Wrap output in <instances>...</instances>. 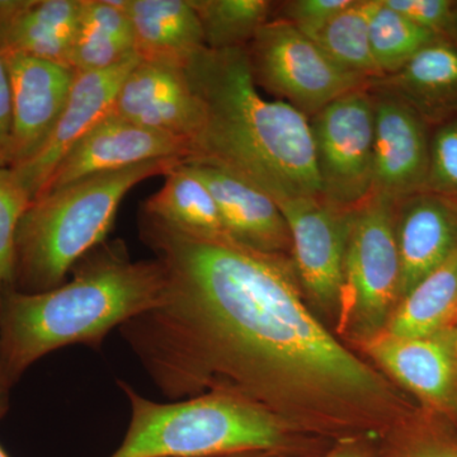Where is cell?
Masks as SVG:
<instances>
[{
  "instance_id": "cell-1",
  "label": "cell",
  "mask_w": 457,
  "mask_h": 457,
  "mask_svg": "<svg viewBox=\"0 0 457 457\" xmlns=\"http://www.w3.org/2000/svg\"><path fill=\"white\" fill-rule=\"evenodd\" d=\"M139 236L163 267V302L119 332L165 398L225 392L260 403L284 378L352 402L387 393L308 311L284 257L141 212Z\"/></svg>"
},
{
  "instance_id": "cell-2",
  "label": "cell",
  "mask_w": 457,
  "mask_h": 457,
  "mask_svg": "<svg viewBox=\"0 0 457 457\" xmlns=\"http://www.w3.org/2000/svg\"><path fill=\"white\" fill-rule=\"evenodd\" d=\"M185 71L200 110L185 163L228 171L278 204L321 196L308 117L261 95L246 47H204Z\"/></svg>"
},
{
  "instance_id": "cell-3",
  "label": "cell",
  "mask_w": 457,
  "mask_h": 457,
  "mask_svg": "<svg viewBox=\"0 0 457 457\" xmlns=\"http://www.w3.org/2000/svg\"><path fill=\"white\" fill-rule=\"evenodd\" d=\"M40 294H0V380L11 390L46 354L69 345L101 348L113 329L163 302L165 273L155 260L134 261L121 239L106 240Z\"/></svg>"
},
{
  "instance_id": "cell-4",
  "label": "cell",
  "mask_w": 457,
  "mask_h": 457,
  "mask_svg": "<svg viewBox=\"0 0 457 457\" xmlns=\"http://www.w3.org/2000/svg\"><path fill=\"white\" fill-rule=\"evenodd\" d=\"M180 159H158L95 174L33 198L16 234L12 290L40 294L66 281L83 257L106 242L129 192L165 176Z\"/></svg>"
},
{
  "instance_id": "cell-5",
  "label": "cell",
  "mask_w": 457,
  "mask_h": 457,
  "mask_svg": "<svg viewBox=\"0 0 457 457\" xmlns=\"http://www.w3.org/2000/svg\"><path fill=\"white\" fill-rule=\"evenodd\" d=\"M130 422L108 457H213L291 450L284 422L260 403L225 392L159 403L119 381Z\"/></svg>"
},
{
  "instance_id": "cell-6",
  "label": "cell",
  "mask_w": 457,
  "mask_h": 457,
  "mask_svg": "<svg viewBox=\"0 0 457 457\" xmlns=\"http://www.w3.org/2000/svg\"><path fill=\"white\" fill-rule=\"evenodd\" d=\"M394 203L370 196L352 219L345 263L342 324L366 343L383 335L400 300Z\"/></svg>"
},
{
  "instance_id": "cell-7",
  "label": "cell",
  "mask_w": 457,
  "mask_h": 457,
  "mask_svg": "<svg viewBox=\"0 0 457 457\" xmlns=\"http://www.w3.org/2000/svg\"><path fill=\"white\" fill-rule=\"evenodd\" d=\"M257 87L308 119L368 80L348 73L291 23L270 18L246 46Z\"/></svg>"
},
{
  "instance_id": "cell-8",
  "label": "cell",
  "mask_w": 457,
  "mask_h": 457,
  "mask_svg": "<svg viewBox=\"0 0 457 457\" xmlns=\"http://www.w3.org/2000/svg\"><path fill=\"white\" fill-rule=\"evenodd\" d=\"M321 196L356 209L372 194L374 104L368 87L330 102L309 119Z\"/></svg>"
},
{
  "instance_id": "cell-9",
  "label": "cell",
  "mask_w": 457,
  "mask_h": 457,
  "mask_svg": "<svg viewBox=\"0 0 457 457\" xmlns=\"http://www.w3.org/2000/svg\"><path fill=\"white\" fill-rule=\"evenodd\" d=\"M291 237L297 278L309 296L326 311L341 312L345 263L354 209L323 196L278 203Z\"/></svg>"
},
{
  "instance_id": "cell-10",
  "label": "cell",
  "mask_w": 457,
  "mask_h": 457,
  "mask_svg": "<svg viewBox=\"0 0 457 457\" xmlns=\"http://www.w3.org/2000/svg\"><path fill=\"white\" fill-rule=\"evenodd\" d=\"M368 351L417 396L427 416L457 437L456 327L425 338H394L383 333L368 342Z\"/></svg>"
},
{
  "instance_id": "cell-11",
  "label": "cell",
  "mask_w": 457,
  "mask_h": 457,
  "mask_svg": "<svg viewBox=\"0 0 457 457\" xmlns=\"http://www.w3.org/2000/svg\"><path fill=\"white\" fill-rule=\"evenodd\" d=\"M368 88L375 119L371 196L395 204L425 191L432 129L393 93Z\"/></svg>"
},
{
  "instance_id": "cell-12",
  "label": "cell",
  "mask_w": 457,
  "mask_h": 457,
  "mask_svg": "<svg viewBox=\"0 0 457 457\" xmlns=\"http://www.w3.org/2000/svg\"><path fill=\"white\" fill-rule=\"evenodd\" d=\"M12 87V137L9 168L29 163L55 129L77 71L69 66L3 54Z\"/></svg>"
},
{
  "instance_id": "cell-13",
  "label": "cell",
  "mask_w": 457,
  "mask_h": 457,
  "mask_svg": "<svg viewBox=\"0 0 457 457\" xmlns=\"http://www.w3.org/2000/svg\"><path fill=\"white\" fill-rule=\"evenodd\" d=\"M188 150L186 140L108 113L69 150L38 195L95 174L126 170L158 159L185 162Z\"/></svg>"
},
{
  "instance_id": "cell-14",
  "label": "cell",
  "mask_w": 457,
  "mask_h": 457,
  "mask_svg": "<svg viewBox=\"0 0 457 457\" xmlns=\"http://www.w3.org/2000/svg\"><path fill=\"white\" fill-rule=\"evenodd\" d=\"M137 62L139 57L134 56L104 71L75 74L68 101L49 140L29 163L12 168L32 200L69 150L110 113L126 75Z\"/></svg>"
},
{
  "instance_id": "cell-15",
  "label": "cell",
  "mask_w": 457,
  "mask_h": 457,
  "mask_svg": "<svg viewBox=\"0 0 457 457\" xmlns=\"http://www.w3.org/2000/svg\"><path fill=\"white\" fill-rule=\"evenodd\" d=\"M110 113L187 143L200 121L185 68L140 59L126 75Z\"/></svg>"
},
{
  "instance_id": "cell-16",
  "label": "cell",
  "mask_w": 457,
  "mask_h": 457,
  "mask_svg": "<svg viewBox=\"0 0 457 457\" xmlns=\"http://www.w3.org/2000/svg\"><path fill=\"white\" fill-rule=\"evenodd\" d=\"M400 299L457 252V204L422 191L394 204Z\"/></svg>"
},
{
  "instance_id": "cell-17",
  "label": "cell",
  "mask_w": 457,
  "mask_h": 457,
  "mask_svg": "<svg viewBox=\"0 0 457 457\" xmlns=\"http://www.w3.org/2000/svg\"><path fill=\"white\" fill-rule=\"evenodd\" d=\"M187 164L212 192L230 239L264 254L284 257L291 251L290 230L275 198L219 168Z\"/></svg>"
},
{
  "instance_id": "cell-18",
  "label": "cell",
  "mask_w": 457,
  "mask_h": 457,
  "mask_svg": "<svg viewBox=\"0 0 457 457\" xmlns=\"http://www.w3.org/2000/svg\"><path fill=\"white\" fill-rule=\"evenodd\" d=\"M82 0H0V51L71 66Z\"/></svg>"
},
{
  "instance_id": "cell-19",
  "label": "cell",
  "mask_w": 457,
  "mask_h": 457,
  "mask_svg": "<svg viewBox=\"0 0 457 457\" xmlns=\"http://www.w3.org/2000/svg\"><path fill=\"white\" fill-rule=\"evenodd\" d=\"M404 101L431 129L457 119V46L438 37L396 73L370 80Z\"/></svg>"
},
{
  "instance_id": "cell-20",
  "label": "cell",
  "mask_w": 457,
  "mask_h": 457,
  "mask_svg": "<svg viewBox=\"0 0 457 457\" xmlns=\"http://www.w3.org/2000/svg\"><path fill=\"white\" fill-rule=\"evenodd\" d=\"M141 62L185 68L204 49L203 27L188 0H125Z\"/></svg>"
},
{
  "instance_id": "cell-21",
  "label": "cell",
  "mask_w": 457,
  "mask_h": 457,
  "mask_svg": "<svg viewBox=\"0 0 457 457\" xmlns=\"http://www.w3.org/2000/svg\"><path fill=\"white\" fill-rule=\"evenodd\" d=\"M137 56L125 0H82L71 66L77 73L104 71Z\"/></svg>"
},
{
  "instance_id": "cell-22",
  "label": "cell",
  "mask_w": 457,
  "mask_h": 457,
  "mask_svg": "<svg viewBox=\"0 0 457 457\" xmlns=\"http://www.w3.org/2000/svg\"><path fill=\"white\" fill-rule=\"evenodd\" d=\"M457 327V252L399 300L385 328L394 338H425Z\"/></svg>"
},
{
  "instance_id": "cell-23",
  "label": "cell",
  "mask_w": 457,
  "mask_h": 457,
  "mask_svg": "<svg viewBox=\"0 0 457 457\" xmlns=\"http://www.w3.org/2000/svg\"><path fill=\"white\" fill-rule=\"evenodd\" d=\"M141 212L197 236L228 237L215 198L185 162L165 174L163 186L147 198Z\"/></svg>"
},
{
  "instance_id": "cell-24",
  "label": "cell",
  "mask_w": 457,
  "mask_h": 457,
  "mask_svg": "<svg viewBox=\"0 0 457 457\" xmlns=\"http://www.w3.org/2000/svg\"><path fill=\"white\" fill-rule=\"evenodd\" d=\"M376 0H352L317 32L308 36L348 73L370 80L380 78L370 44V20Z\"/></svg>"
},
{
  "instance_id": "cell-25",
  "label": "cell",
  "mask_w": 457,
  "mask_h": 457,
  "mask_svg": "<svg viewBox=\"0 0 457 457\" xmlns=\"http://www.w3.org/2000/svg\"><path fill=\"white\" fill-rule=\"evenodd\" d=\"M203 27L204 46L212 50L245 49L270 20L269 0H188Z\"/></svg>"
},
{
  "instance_id": "cell-26",
  "label": "cell",
  "mask_w": 457,
  "mask_h": 457,
  "mask_svg": "<svg viewBox=\"0 0 457 457\" xmlns=\"http://www.w3.org/2000/svg\"><path fill=\"white\" fill-rule=\"evenodd\" d=\"M438 37L387 8L383 0H376L370 20V44L381 77L396 73Z\"/></svg>"
},
{
  "instance_id": "cell-27",
  "label": "cell",
  "mask_w": 457,
  "mask_h": 457,
  "mask_svg": "<svg viewBox=\"0 0 457 457\" xmlns=\"http://www.w3.org/2000/svg\"><path fill=\"white\" fill-rule=\"evenodd\" d=\"M31 201L16 171L0 167V291L13 281L17 228Z\"/></svg>"
},
{
  "instance_id": "cell-28",
  "label": "cell",
  "mask_w": 457,
  "mask_h": 457,
  "mask_svg": "<svg viewBox=\"0 0 457 457\" xmlns=\"http://www.w3.org/2000/svg\"><path fill=\"white\" fill-rule=\"evenodd\" d=\"M425 191L457 204V119L432 129Z\"/></svg>"
},
{
  "instance_id": "cell-29",
  "label": "cell",
  "mask_w": 457,
  "mask_h": 457,
  "mask_svg": "<svg viewBox=\"0 0 457 457\" xmlns=\"http://www.w3.org/2000/svg\"><path fill=\"white\" fill-rule=\"evenodd\" d=\"M389 457H457V437L437 423H422L402 436Z\"/></svg>"
},
{
  "instance_id": "cell-30",
  "label": "cell",
  "mask_w": 457,
  "mask_h": 457,
  "mask_svg": "<svg viewBox=\"0 0 457 457\" xmlns=\"http://www.w3.org/2000/svg\"><path fill=\"white\" fill-rule=\"evenodd\" d=\"M383 3L414 25L447 37L453 0H383Z\"/></svg>"
},
{
  "instance_id": "cell-31",
  "label": "cell",
  "mask_w": 457,
  "mask_h": 457,
  "mask_svg": "<svg viewBox=\"0 0 457 457\" xmlns=\"http://www.w3.org/2000/svg\"><path fill=\"white\" fill-rule=\"evenodd\" d=\"M351 3L352 0H293L281 5V16L276 18L291 23L303 35L311 36Z\"/></svg>"
},
{
  "instance_id": "cell-32",
  "label": "cell",
  "mask_w": 457,
  "mask_h": 457,
  "mask_svg": "<svg viewBox=\"0 0 457 457\" xmlns=\"http://www.w3.org/2000/svg\"><path fill=\"white\" fill-rule=\"evenodd\" d=\"M12 137V87L4 55L0 51V167H9Z\"/></svg>"
},
{
  "instance_id": "cell-33",
  "label": "cell",
  "mask_w": 457,
  "mask_h": 457,
  "mask_svg": "<svg viewBox=\"0 0 457 457\" xmlns=\"http://www.w3.org/2000/svg\"><path fill=\"white\" fill-rule=\"evenodd\" d=\"M324 457H374L371 451L361 444H345L337 447Z\"/></svg>"
},
{
  "instance_id": "cell-34",
  "label": "cell",
  "mask_w": 457,
  "mask_h": 457,
  "mask_svg": "<svg viewBox=\"0 0 457 457\" xmlns=\"http://www.w3.org/2000/svg\"><path fill=\"white\" fill-rule=\"evenodd\" d=\"M296 450L253 451V453H231V455L213 457H303Z\"/></svg>"
},
{
  "instance_id": "cell-35",
  "label": "cell",
  "mask_w": 457,
  "mask_h": 457,
  "mask_svg": "<svg viewBox=\"0 0 457 457\" xmlns=\"http://www.w3.org/2000/svg\"><path fill=\"white\" fill-rule=\"evenodd\" d=\"M0 294H2V291H0ZM9 395H11V393L3 386L2 380H0V420L7 416L9 411Z\"/></svg>"
},
{
  "instance_id": "cell-36",
  "label": "cell",
  "mask_w": 457,
  "mask_h": 457,
  "mask_svg": "<svg viewBox=\"0 0 457 457\" xmlns=\"http://www.w3.org/2000/svg\"><path fill=\"white\" fill-rule=\"evenodd\" d=\"M0 457H11L7 453H5L2 446H0Z\"/></svg>"
}]
</instances>
